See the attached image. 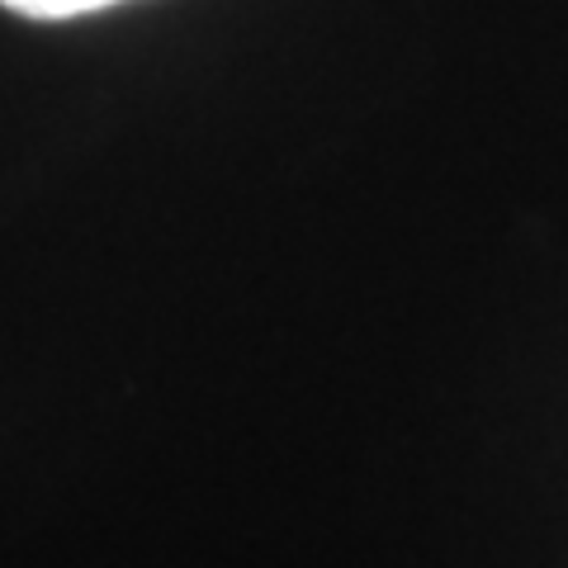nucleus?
I'll return each mask as SVG.
<instances>
[{
	"mask_svg": "<svg viewBox=\"0 0 568 568\" xmlns=\"http://www.w3.org/2000/svg\"><path fill=\"white\" fill-rule=\"evenodd\" d=\"M14 14H29V20H71V14H95L110 10L119 0H0Z\"/></svg>",
	"mask_w": 568,
	"mask_h": 568,
	"instance_id": "nucleus-1",
	"label": "nucleus"
}]
</instances>
